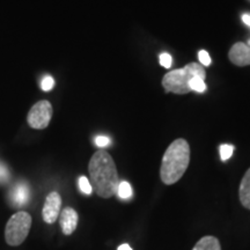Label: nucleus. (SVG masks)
<instances>
[{
	"instance_id": "f257e3e1",
	"label": "nucleus",
	"mask_w": 250,
	"mask_h": 250,
	"mask_svg": "<svg viewBox=\"0 0 250 250\" xmlns=\"http://www.w3.org/2000/svg\"><path fill=\"white\" fill-rule=\"evenodd\" d=\"M90 184L94 191L102 198H110L117 193L120 176L114 159L108 152H95L88 165Z\"/></svg>"
},
{
	"instance_id": "f03ea898",
	"label": "nucleus",
	"mask_w": 250,
	"mask_h": 250,
	"mask_svg": "<svg viewBox=\"0 0 250 250\" xmlns=\"http://www.w3.org/2000/svg\"><path fill=\"white\" fill-rule=\"evenodd\" d=\"M190 162V146L186 139L174 140L166 149L160 167L161 181L171 186L182 179Z\"/></svg>"
},
{
	"instance_id": "7ed1b4c3",
	"label": "nucleus",
	"mask_w": 250,
	"mask_h": 250,
	"mask_svg": "<svg viewBox=\"0 0 250 250\" xmlns=\"http://www.w3.org/2000/svg\"><path fill=\"white\" fill-rule=\"evenodd\" d=\"M199 77L202 79L206 78V72L204 67L198 62H190L179 70L169 71L162 79V86L167 92L175 94H187L191 92L189 83L192 78Z\"/></svg>"
},
{
	"instance_id": "20e7f679",
	"label": "nucleus",
	"mask_w": 250,
	"mask_h": 250,
	"mask_svg": "<svg viewBox=\"0 0 250 250\" xmlns=\"http://www.w3.org/2000/svg\"><path fill=\"white\" fill-rule=\"evenodd\" d=\"M31 217L26 211H19L12 215L6 224L5 240L12 247L20 246L29 234Z\"/></svg>"
},
{
	"instance_id": "39448f33",
	"label": "nucleus",
	"mask_w": 250,
	"mask_h": 250,
	"mask_svg": "<svg viewBox=\"0 0 250 250\" xmlns=\"http://www.w3.org/2000/svg\"><path fill=\"white\" fill-rule=\"evenodd\" d=\"M52 117V105L46 100L37 102L30 109L27 116V122L30 127L37 130L45 129Z\"/></svg>"
},
{
	"instance_id": "423d86ee",
	"label": "nucleus",
	"mask_w": 250,
	"mask_h": 250,
	"mask_svg": "<svg viewBox=\"0 0 250 250\" xmlns=\"http://www.w3.org/2000/svg\"><path fill=\"white\" fill-rule=\"evenodd\" d=\"M62 197L58 192H51L46 197L44 206H43V220L46 224H54L61 214Z\"/></svg>"
},
{
	"instance_id": "0eeeda50",
	"label": "nucleus",
	"mask_w": 250,
	"mask_h": 250,
	"mask_svg": "<svg viewBox=\"0 0 250 250\" xmlns=\"http://www.w3.org/2000/svg\"><path fill=\"white\" fill-rule=\"evenodd\" d=\"M228 57L236 66H248L250 65V46L246 43L237 42L230 48Z\"/></svg>"
},
{
	"instance_id": "6e6552de",
	"label": "nucleus",
	"mask_w": 250,
	"mask_h": 250,
	"mask_svg": "<svg viewBox=\"0 0 250 250\" xmlns=\"http://www.w3.org/2000/svg\"><path fill=\"white\" fill-rule=\"evenodd\" d=\"M78 213L74 208H65L59 214V224L65 235H71L78 226Z\"/></svg>"
},
{
	"instance_id": "1a4fd4ad",
	"label": "nucleus",
	"mask_w": 250,
	"mask_h": 250,
	"mask_svg": "<svg viewBox=\"0 0 250 250\" xmlns=\"http://www.w3.org/2000/svg\"><path fill=\"white\" fill-rule=\"evenodd\" d=\"M11 201L14 206H23L29 201V188L26 183H18L11 192Z\"/></svg>"
},
{
	"instance_id": "9d476101",
	"label": "nucleus",
	"mask_w": 250,
	"mask_h": 250,
	"mask_svg": "<svg viewBox=\"0 0 250 250\" xmlns=\"http://www.w3.org/2000/svg\"><path fill=\"white\" fill-rule=\"evenodd\" d=\"M239 197L243 208L250 210V168L246 171L245 176L240 183Z\"/></svg>"
},
{
	"instance_id": "9b49d317",
	"label": "nucleus",
	"mask_w": 250,
	"mask_h": 250,
	"mask_svg": "<svg viewBox=\"0 0 250 250\" xmlns=\"http://www.w3.org/2000/svg\"><path fill=\"white\" fill-rule=\"evenodd\" d=\"M192 250H221V245L215 236H204L196 243Z\"/></svg>"
},
{
	"instance_id": "f8f14e48",
	"label": "nucleus",
	"mask_w": 250,
	"mask_h": 250,
	"mask_svg": "<svg viewBox=\"0 0 250 250\" xmlns=\"http://www.w3.org/2000/svg\"><path fill=\"white\" fill-rule=\"evenodd\" d=\"M117 195L120 196L122 199H129L132 196V188L126 181H121L120 186L117 189Z\"/></svg>"
},
{
	"instance_id": "ddd939ff",
	"label": "nucleus",
	"mask_w": 250,
	"mask_h": 250,
	"mask_svg": "<svg viewBox=\"0 0 250 250\" xmlns=\"http://www.w3.org/2000/svg\"><path fill=\"white\" fill-rule=\"evenodd\" d=\"M204 80L205 79H202V78H199V77L192 78L189 83L190 89L195 90V92H198V93H204L206 89V85H205Z\"/></svg>"
},
{
	"instance_id": "4468645a",
	"label": "nucleus",
	"mask_w": 250,
	"mask_h": 250,
	"mask_svg": "<svg viewBox=\"0 0 250 250\" xmlns=\"http://www.w3.org/2000/svg\"><path fill=\"white\" fill-rule=\"evenodd\" d=\"M78 183H79L80 190L83 193H86V195H90V193H92V191H93L92 184H90L89 180L87 179L86 176H80L79 181H78Z\"/></svg>"
},
{
	"instance_id": "2eb2a0df",
	"label": "nucleus",
	"mask_w": 250,
	"mask_h": 250,
	"mask_svg": "<svg viewBox=\"0 0 250 250\" xmlns=\"http://www.w3.org/2000/svg\"><path fill=\"white\" fill-rule=\"evenodd\" d=\"M234 152V146L228 145V144H224L220 146V158L223 161H226L230 158Z\"/></svg>"
},
{
	"instance_id": "dca6fc26",
	"label": "nucleus",
	"mask_w": 250,
	"mask_h": 250,
	"mask_svg": "<svg viewBox=\"0 0 250 250\" xmlns=\"http://www.w3.org/2000/svg\"><path fill=\"white\" fill-rule=\"evenodd\" d=\"M54 86H55V80L54 78L50 76H46L43 78L42 83H41V87H42V89L44 90V92H49V90H51L54 88Z\"/></svg>"
},
{
	"instance_id": "f3484780",
	"label": "nucleus",
	"mask_w": 250,
	"mask_h": 250,
	"mask_svg": "<svg viewBox=\"0 0 250 250\" xmlns=\"http://www.w3.org/2000/svg\"><path fill=\"white\" fill-rule=\"evenodd\" d=\"M159 62H160V65L161 66H164L166 68H169L171 66V64H173V58H171V56L169 54H167V52H164V54H161L159 56Z\"/></svg>"
},
{
	"instance_id": "a211bd4d",
	"label": "nucleus",
	"mask_w": 250,
	"mask_h": 250,
	"mask_svg": "<svg viewBox=\"0 0 250 250\" xmlns=\"http://www.w3.org/2000/svg\"><path fill=\"white\" fill-rule=\"evenodd\" d=\"M198 59L199 62H201L202 66H208V65L211 64L210 55H208V51H205V50H201V51L198 52Z\"/></svg>"
},
{
	"instance_id": "6ab92c4d",
	"label": "nucleus",
	"mask_w": 250,
	"mask_h": 250,
	"mask_svg": "<svg viewBox=\"0 0 250 250\" xmlns=\"http://www.w3.org/2000/svg\"><path fill=\"white\" fill-rule=\"evenodd\" d=\"M111 140L107 136H98L95 138V144L98 147H107V146L110 145Z\"/></svg>"
},
{
	"instance_id": "aec40b11",
	"label": "nucleus",
	"mask_w": 250,
	"mask_h": 250,
	"mask_svg": "<svg viewBox=\"0 0 250 250\" xmlns=\"http://www.w3.org/2000/svg\"><path fill=\"white\" fill-rule=\"evenodd\" d=\"M9 179V171L5 165L0 164V183L7 182Z\"/></svg>"
},
{
	"instance_id": "412c9836",
	"label": "nucleus",
	"mask_w": 250,
	"mask_h": 250,
	"mask_svg": "<svg viewBox=\"0 0 250 250\" xmlns=\"http://www.w3.org/2000/svg\"><path fill=\"white\" fill-rule=\"evenodd\" d=\"M117 250H133L131 247L127 245V243H124V245H121L120 247H118Z\"/></svg>"
},
{
	"instance_id": "4be33fe9",
	"label": "nucleus",
	"mask_w": 250,
	"mask_h": 250,
	"mask_svg": "<svg viewBox=\"0 0 250 250\" xmlns=\"http://www.w3.org/2000/svg\"><path fill=\"white\" fill-rule=\"evenodd\" d=\"M247 45H249V46H250V40L248 41V44H247Z\"/></svg>"
}]
</instances>
